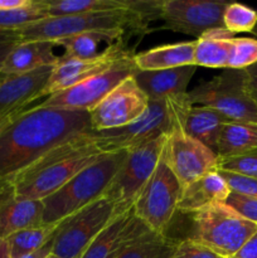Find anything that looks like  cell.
<instances>
[{
    "instance_id": "obj_26",
    "label": "cell",
    "mask_w": 257,
    "mask_h": 258,
    "mask_svg": "<svg viewBox=\"0 0 257 258\" xmlns=\"http://www.w3.org/2000/svg\"><path fill=\"white\" fill-rule=\"evenodd\" d=\"M48 18L130 9V0H43Z\"/></svg>"
},
{
    "instance_id": "obj_19",
    "label": "cell",
    "mask_w": 257,
    "mask_h": 258,
    "mask_svg": "<svg viewBox=\"0 0 257 258\" xmlns=\"http://www.w3.org/2000/svg\"><path fill=\"white\" fill-rule=\"evenodd\" d=\"M55 49L59 47L50 40L18 43L5 59L2 73L19 75L43 67H54L62 59V54L55 53Z\"/></svg>"
},
{
    "instance_id": "obj_34",
    "label": "cell",
    "mask_w": 257,
    "mask_h": 258,
    "mask_svg": "<svg viewBox=\"0 0 257 258\" xmlns=\"http://www.w3.org/2000/svg\"><path fill=\"white\" fill-rule=\"evenodd\" d=\"M224 204L233 209L242 218L257 224V198L231 193L224 202Z\"/></svg>"
},
{
    "instance_id": "obj_15",
    "label": "cell",
    "mask_w": 257,
    "mask_h": 258,
    "mask_svg": "<svg viewBox=\"0 0 257 258\" xmlns=\"http://www.w3.org/2000/svg\"><path fill=\"white\" fill-rule=\"evenodd\" d=\"M151 232L131 208L115 217L81 258H118L128 246Z\"/></svg>"
},
{
    "instance_id": "obj_37",
    "label": "cell",
    "mask_w": 257,
    "mask_h": 258,
    "mask_svg": "<svg viewBox=\"0 0 257 258\" xmlns=\"http://www.w3.org/2000/svg\"><path fill=\"white\" fill-rule=\"evenodd\" d=\"M243 76L247 93L252 98V101L257 105V63L244 68Z\"/></svg>"
},
{
    "instance_id": "obj_16",
    "label": "cell",
    "mask_w": 257,
    "mask_h": 258,
    "mask_svg": "<svg viewBox=\"0 0 257 258\" xmlns=\"http://www.w3.org/2000/svg\"><path fill=\"white\" fill-rule=\"evenodd\" d=\"M52 70L53 67H43L19 75L0 73V113L24 110L43 98Z\"/></svg>"
},
{
    "instance_id": "obj_9",
    "label": "cell",
    "mask_w": 257,
    "mask_h": 258,
    "mask_svg": "<svg viewBox=\"0 0 257 258\" xmlns=\"http://www.w3.org/2000/svg\"><path fill=\"white\" fill-rule=\"evenodd\" d=\"M166 136L163 135L127 150L122 166L105 194L115 203L118 214L130 211L134 207L163 155Z\"/></svg>"
},
{
    "instance_id": "obj_31",
    "label": "cell",
    "mask_w": 257,
    "mask_h": 258,
    "mask_svg": "<svg viewBox=\"0 0 257 258\" xmlns=\"http://www.w3.org/2000/svg\"><path fill=\"white\" fill-rule=\"evenodd\" d=\"M257 63V39L233 38L228 67L231 70H244Z\"/></svg>"
},
{
    "instance_id": "obj_3",
    "label": "cell",
    "mask_w": 257,
    "mask_h": 258,
    "mask_svg": "<svg viewBox=\"0 0 257 258\" xmlns=\"http://www.w3.org/2000/svg\"><path fill=\"white\" fill-rule=\"evenodd\" d=\"M127 150L106 154L73 176L43 202V223H59L105 197L108 186L122 166Z\"/></svg>"
},
{
    "instance_id": "obj_17",
    "label": "cell",
    "mask_w": 257,
    "mask_h": 258,
    "mask_svg": "<svg viewBox=\"0 0 257 258\" xmlns=\"http://www.w3.org/2000/svg\"><path fill=\"white\" fill-rule=\"evenodd\" d=\"M43 224V202L23 198L8 179L0 180V238Z\"/></svg>"
},
{
    "instance_id": "obj_25",
    "label": "cell",
    "mask_w": 257,
    "mask_h": 258,
    "mask_svg": "<svg viewBox=\"0 0 257 258\" xmlns=\"http://www.w3.org/2000/svg\"><path fill=\"white\" fill-rule=\"evenodd\" d=\"M257 149V123L226 121L219 135L217 155L229 158Z\"/></svg>"
},
{
    "instance_id": "obj_22",
    "label": "cell",
    "mask_w": 257,
    "mask_h": 258,
    "mask_svg": "<svg viewBox=\"0 0 257 258\" xmlns=\"http://www.w3.org/2000/svg\"><path fill=\"white\" fill-rule=\"evenodd\" d=\"M196 40L164 44L134 55L139 71H161L194 66Z\"/></svg>"
},
{
    "instance_id": "obj_29",
    "label": "cell",
    "mask_w": 257,
    "mask_h": 258,
    "mask_svg": "<svg viewBox=\"0 0 257 258\" xmlns=\"http://www.w3.org/2000/svg\"><path fill=\"white\" fill-rule=\"evenodd\" d=\"M45 18H48V15L43 0H33L32 4L25 8L0 12V33L17 32Z\"/></svg>"
},
{
    "instance_id": "obj_42",
    "label": "cell",
    "mask_w": 257,
    "mask_h": 258,
    "mask_svg": "<svg viewBox=\"0 0 257 258\" xmlns=\"http://www.w3.org/2000/svg\"><path fill=\"white\" fill-rule=\"evenodd\" d=\"M0 258H13L7 239L0 238Z\"/></svg>"
},
{
    "instance_id": "obj_36",
    "label": "cell",
    "mask_w": 257,
    "mask_h": 258,
    "mask_svg": "<svg viewBox=\"0 0 257 258\" xmlns=\"http://www.w3.org/2000/svg\"><path fill=\"white\" fill-rule=\"evenodd\" d=\"M18 43H20V40L18 35L15 34V32L0 33V73H2L5 59Z\"/></svg>"
},
{
    "instance_id": "obj_28",
    "label": "cell",
    "mask_w": 257,
    "mask_h": 258,
    "mask_svg": "<svg viewBox=\"0 0 257 258\" xmlns=\"http://www.w3.org/2000/svg\"><path fill=\"white\" fill-rule=\"evenodd\" d=\"M179 239L170 238L165 233H154L143 237L128 246L118 258H171Z\"/></svg>"
},
{
    "instance_id": "obj_32",
    "label": "cell",
    "mask_w": 257,
    "mask_h": 258,
    "mask_svg": "<svg viewBox=\"0 0 257 258\" xmlns=\"http://www.w3.org/2000/svg\"><path fill=\"white\" fill-rule=\"evenodd\" d=\"M217 170L229 171L257 179V149L229 158H218Z\"/></svg>"
},
{
    "instance_id": "obj_33",
    "label": "cell",
    "mask_w": 257,
    "mask_h": 258,
    "mask_svg": "<svg viewBox=\"0 0 257 258\" xmlns=\"http://www.w3.org/2000/svg\"><path fill=\"white\" fill-rule=\"evenodd\" d=\"M218 173L224 179L231 193H237L244 197L257 198V179L251 178V176L241 175V174L229 173V171L218 170Z\"/></svg>"
},
{
    "instance_id": "obj_1",
    "label": "cell",
    "mask_w": 257,
    "mask_h": 258,
    "mask_svg": "<svg viewBox=\"0 0 257 258\" xmlns=\"http://www.w3.org/2000/svg\"><path fill=\"white\" fill-rule=\"evenodd\" d=\"M90 112L39 103L0 134V180L15 175L63 141L91 131Z\"/></svg>"
},
{
    "instance_id": "obj_40",
    "label": "cell",
    "mask_w": 257,
    "mask_h": 258,
    "mask_svg": "<svg viewBox=\"0 0 257 258\" xmlns=\"http://www.w3.org/2000/svg\"><path fill=\"white\" fill-rule=\"evenodd\" d=\"M33 0H0V12L20 9L32 4Z\"/></svg>"
},
{
    "instance_id": "obj_2",
    "label": "cell",
    "mask_w": 257,
    "mask_h": 258,
    "mask_svg": "<svg viewBox=\"0 0 257 258\" xmlns=\"http://www.w3.org/2000/svg\"><path fill=\"white\" fill-rule=\"evenodd\" d=\"M106 154L108 151L91 130L63 141L8 180L18 196L44 201Z\"/></svg>"
},
{
    "instance_id": "obj_30",
    "label": "cell",
    "mask_w": 257,
    "mask_h": 258,
    "mask_svg": "<svg viewBox=\"0 0 257 258\" xmlns=\"http://www.w3.org/2000/svg\"><path fill=\"white\" fill-rule=\"evenodd\" d=\"M223 27L232 34L253 32L257 27V12L238 3L227 4L223 13Z\"/></svg>"
},
{
    "instance_id": "obj_6",
    "label": "cell",
    "mask_w": 257,
    "mask_h": 258,
    "mask_svg": "<svg viewBox=\"0 0 257 258\" xmlns=\"http://www.w3.org/2000/svg\"><path fill=\"white\" fill-rule=\"evenodd\" d=\"M191 105L204 106L228 121L257 123V105L247 93L243 70L226 68L211 81L188 91Z\"/></svg>"
},
{
    "instance_id": "obj_23",
    "label": "cell",
    "mask_w": 257,
    "mask_h": 258,
    "mask_svg": "<svg viewBox=\"0 0 257 258\" xmlns=\"http://www.w3.org/2000/svg\"><path fill=\"white\" fill-rule=\"evenodd\" d=\"M226 121L228 120L212 108L190 105L181 117L180 126L185 134L217 154L219 135Z\"/></svg>"
},
{
    "instance_id": "obj_35",
    "label": "cell",
    "mask_w": 257,
    "mask_h": 258,
    "mask_svg": "<svg viewBox=\"0 0 257 258\" xmlns=\"http://www.w3.org/2000/svg\"><path fill=\"white\" fill-rule=\"evenodd\" d=\"M171 258H223L208 247L198 243L190 238L179 239Z\"/></svg>"
},
{
    "instance_id": "obj_44",
    "label": "cell",
    "mask_w": 257,
    "mask_h": 258,
    "mask_svg": "<svg viewBox=\"0 0 257 258\" xmlns=\"http://www.w3.org/2000/svg\"><path fill=\"white\" fill-rule=\"evenodd\" d=\"M49 258H58V257H55V256H53V254H52V256H50Z\"/></svg>"
},
{
    "instance_id": "obj_11",
    "label": "cell",
    "mask_w": 257,
    "mask_h": 258,
    "mask_svg": "<svg viewBox=\"0 0 257 258\" xmlns=\"http://www.w3.org/2000/svg\"><path fill=\"white\" fill-rule=\"evenodd\" d=\"M164 158L183 188L217 170L218 164L217 154L185 134L180 121L166 136Z\"/></svg>"
},
{
    "instance_id": "obj_18",
    "label": "cell",
    "mask_w": 257,
    "mask_h": 258,
    "mask_svg": "<svg viewBox=\"0 0 257 258\" xmlns=\"http://www.w3.org/2000/svg\"><path fill=\"white\" fill-rule=\"evenodd\" d=\"M196 66L161 71H136L134 78L149 101L163 100L188 93V86L196 73Z\"/></svg>"
},
{
    "instance_id": "obj_21",
    "label": "cell",
    "mask_w": 257,
    "mask_h": 258,
    "mask_svg": "<svg viewBox=\"0 0 257 258\" xmlns=\"http://www.w3.org/2000/svg\"><path fill=\"white\" fill-rule=\"evenodd\" d=\"M125 30H92L65 39L53 40L62 52V58H96L125 45Z\"/></svg>"
},
{
    "instance_id": "obj_39",
    "label": "cell",
    "mask_w": 257,
    "mask_h": 258,
    "mask_svg": "<svg viewBox=\"0 0 257 258\" xmlns=\"http://www.w3.org/2000/svg\"><path fill=\"white\" fill-rule=\"evenodd\" d=\"M57 231V229H55ZM55 233V232H54ZM53 238H54V234H53L52 238L47 242L43 247H40L39 249L37 251L32 252V253L27 254V256L22 257V258H49L52 256V249H53Z\"/></svg>"
},
{
    "instance_id": "obj_27",
    "label": "cell",
    "mask_w": 257,
    "mask_h": 258,
    "mask_svg": "<svg viewBox=\"0 0 257 258\" xmlns=\"http://www.w3.org/2000/svg\"><path fill=\"white\" fill-rule=\"evenodd\" d=\"M58 224H40L37 227L23 229L7 238L13 258H22L44 246L53 237Z\"/></svg>"
},
{
    "instance_id": "obj_38",
    "label": "cell",
    "mask_w": 257,
    "mask_h": 258,
    "mask_svg": "<svg viewBox=\"0 0 257 258\" xmlns=\"http://www.w3.org/2000/svg\"><path fill=\"white\" fill-rule=\"evenodd\" d=\"M233 258H257V232L244 243Z\"/></svg>"
},
{
    "instance_id": "obj_43",
    "label": "cell",
    "mask_w": 257,
    "mask_h": 258,
    "mask_svg": "<svg viewBox=\"0 0 257 258\" xmlns=\"http://www.w3.org/2000/svg\"><path fill=\"white\" fill-rule=\"evenodd\" d=\"M253 33H256V34H257V27H256V28H254V30H253Z\"/></svg>"
},
{
    "instance_id": "obj_12",
    "label": "cell",
    "mask_w": 257,
    "mask_h": 258,
    "mask_svg": "<svg viewBox=\"0 0 257 258\" xmlns=\"http://www.w3.org/2000/svg\"><path fill=\"white\" fill-rule=\"evenodd\" d=\"M227 3L206 0H160V29L199 37L216 28L223 27Z\"/></svg>"
},
{
    "instance_id": "obj_5",
    "label": "cell",
    "mask_w": 257,
    "mask_h": 258,
    "mask_svg": "<svg viewBox=\"0 0 257 258\" xmlns=\"http://www.w3.org/2000/svg\"><path fill=\"white\" fill-rule=\"evenodd\" d=\"M257 232V224L242 218L227 204L218 203L193 214L188 238L223 258H233Z\"/></svg>"
},
{
    "instance_id": "obj_20",
    "label": "cell",
    "mask_w": 257,
    "mask_h": 258,
    "mask_svg": "<svg viewBox=\"0 0 257 258\" xmlns=\"http://www.w3.org/2000/svg\"><path fill=\"white\" fill-rule=\"evenodd\" d=\"M229 194L231 190L218 170L211 171L184 186L178 203V212L196 214L214 204L224 203Z\"/></svg>"
},
{
    "instance_id": "obj_13",
    "label": "cell",
    "mask_w": 257,
    "mask_h": 258,
    "mask_svg": "<svg viewBox=\"0 0 257 258\" xmlns=\"http://www.w3.org/2000/svg\"><path fill=\"white\" fill-rule=\"evenodd\" d=\"M148 106V96L131 76L90 111L91 128L106 131L127 126L138 120Z\"/></svg>"
},
{
    "instance_id": "obj_14",
    "label": "cell",
    "mask_w": 257,
    "mask_h": 258,
    "mask_svg": "<svg viewBox=\"0 0 257 258\" xmlns=\"http://www.w3.org/2000/svg\"><path fill=\"white\" fill-rule=\"evenodd\" d=\"M130 52H133V49L121 45L96 58H62L53 67L47 86L43 91V98L75 87L87 78L110 68Z\"/></svg>"
},
{
    "instance_id": "obj_41",
    "label": "cell",
    "mask_w": 257,
    "mask_h": 258,
    "mask_svg": "<svg viewBox=\"0 0 257 258\" xmlns=\"http://www.w3.org/2000/svg\"><path fill=\"white\" fill-rule=\"evenodd\" d=\"M25 110H27V108H24V110L14 111V112H9V113H0V134H2L3 131H4L5 128H7L8 126H9L10 123L15 120V118H17L18 116H19L20 113Z\"/></svg>"
},
{
    "instance_id": "obj_4",
    "label": "cell",
    "mask_w": 257,
    "mask_h": 258,
    "mask_svg": "<svg viewBox=\"0 0 257 258\" xmlns=\"http://www.w3.org/2000/svg\"><path fill=\"white\" fill-rule=\"evenodd\" d=\"M190 105L188 93L149 101L145 112L133 123L113 130L95 131V134L108 153L130 150L163 135H169Z\"/></svg>"
},
{
    "instance_id": "obj_24",
    "label": "cell",
    "mask_w": 257,
    "mask_h": 258,
    "mask_svg": "<svg viewBox=\"0 0 257 258\" xmlns=\"http://www.w3.org/2000/svg\"><path fill=\"white\" fill-rule=\"evenodd\" d=\"M233 38V34L226 28H216L204 33L196 40L194 66L226 70Z\"/></svg>"
},
{
    "instance_id": "obj_8",
    "label": "cell",
    "mask_w": 257,
    "mask_h": 258,
    "mask_svg": "<svg viewBox=\"0 0 257 258\" xmlns=\"http://www.w3.org/2000/svg\"><path fill=\"white\" fill-rule=\"evenodd\" d=\"M181 191L183 186L169 168L163 151L153 175L134 204V213L154 233H165L178 212Z\"/></svg>"
},
{
    "instance_id": "obj_7",
    "label": "cell",
    "mask_w": 257,
    "mask_h": 258,
    "mask_svg": "<svg viewBox=\"0 0 257 258\" xmlns=\"http://www.w3.org/2000/svg\"><path fill=\"white\" fill-rule=\"evenodd\" d=\"M117 216L115 203L102 197L67 217L58 224L52 254L58 258H81L96 237Z\"/></svg>"
},
{
    "instance_id": "obj_10",
    "label": "cell",
    "mask_w": 257,
    "mask_h": 258,
    "mask_svg": "<svg viewBox=\"0 0 257 258\" xmlns=\"http://www.w3.org/2000/svg\"><path fill=\"white\" fill-rule=\"evenodd\" d=\"M135 53L130 52L107 70L87 78L75 87L49 96L39 102L44 107H59L67 110L92 111L108 93L128 77L135 75L138 67L134 60Z\"/></svg>"
}]
</instances>
